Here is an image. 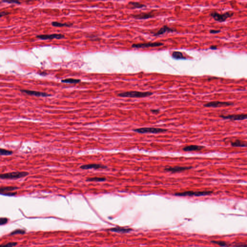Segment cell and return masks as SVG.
Listing matches in <instances>:
<instances>
[{
	"label": "cell",
	"mask_w": 247,
	"mask_h": 247,
	"mask_svg": "<svg viewBox=\"0 0 247 247\" xmlns=\"http://www.w3.org/2000/svg\"><path fill=\"white\" fill-rule=\"evenodd\" d=\"M128 5H130L131 8L132 9L142 8L143 7L146 6L143 4H140L138 2H129Z\"/></svg>",
	"instance_id": "obj_18"
},
{
	"label": "cell",
	"mask_w": 247,
	"mask_h": 247,
	"mask_svg": "<svg viewBox=\"0 0 247 247\" xmlns=\"http://www.w3.org/2000/svg\"><path fill=\"white\" fill-rule=\"evenodd\" d=\"M234 103L230 102H222V101H211L204 105V107H211V108H217V107H226L229 106L233 105Z\"/></svg>",
	"instance_id": "obj_7"
},
{
	"label": "cell",
	"mask_w": 247,
	"mask_h": 247,
	"mask_svg": "<svg viewBox=\"0 0 247 247\" xmlns=\"http://www.w3.org/2000/svg\"><path fill=\"white\" fill-rule=\"evenodd\" d=\"M4 2H7V3H15V4H21V2H19L18 1H11V2H8V1H4Z\"/></svg>",
	"instance_id": "obj_34"
},
{
	"label": "cell",
	"mask_w": 247,
	"mask_h": 247,
	"mask_svg": "<svg viewBox=\"0 0 247 247\" xmlns=\"http://www.w3.org/2000/svg\"><path fill=\"white\" fill-rule=\"evenodd\" d=\"M21 92L23 93L26 94L27 95H31V96H36V97H47L50 96L51 95L46 93L42 92L39 91H34V90H25L22 89Z\"/></svg>",
	"instance_id": "obj_11"
},
{
	"label": "cell",
	"mask_w": 247,
	"mask_h": 247,
	"mask_svg": "<svg viewBox=\"0 0 247 247\" xmlns=\"http://www.w3.org/2000/svg\"><path fill=\"white\" fill-rule=\"evenodd\" d=\"M61 82L66 84H77L81 82L80 79H73V78H68L62 80Z\"/></svg>",
	"instance_id": "obj_22"
},
{
	"label": "cell",
	"mask_w": 247,
	"mask_h": 247,
	"mask_svg": "<svg viewBox=\"0 0 247 247\" xmlns=\"http://www.w3.org/2000/svg\"><path fill=\"white\" fill-rule=\"evenodd\" d=\"M18 244L17 242H9L6 244L0 245V247H13Z\"/></svg>",
	"instance_id": "obj_27"
},
{
	"label": "cell",
	"mask_w": 247,
	"mask_h": 247,
	"mask_svg": "<svg viewBox=\"0 0 247 247\" xmlns=\"http://www.w3.org/2000/svg\"><path fill=\"white\" fill-rule=\"evenodd\" d=\"M107 167L105 165H101L100 164H88L84 165H81L80 168L82 169H105L107 168Z\"/></svg>",
	"instance_id": "obj_15"
},
{
	"label": "cell",
	"mask_w": 247,
	"mask_h": 247,
	"mask_svg": "<svg viewBox=\"0 0 247 247\" xmlns=\"http://www.w3.org/2000/svg\"><path fill=\"white\" fill-rule=\"evenodd\" d=\"M232 146L235 147H246L247 146L246 143L242 142L241 140H236L231 143Z\"/></svg>",
	"instance_id": "obj_20"
},
{
	"label": "cell",
	"mask_w": 247,
	"mask_h": 247,
	"mask_svg": "<svg viewBox=\"0 0 247 247\" xmlns=\"http://www.w3.org/2000/svg\"><path fill=\"white\" fill-rule=\"evenodd\" d=\"M51 24L53 26L56 27H70L73 25L72 23H63L57 21L52 22Z\"/></svg>",
	"instance_id": "obj_21"
},
{
	"label": "cell",
	"mask_w": 247,
	"mask_h": 247,
	"mask_svg": "<svg viewBox=\"0 0 247 247\" xmlns=\"http://www.w3.org/2000/svg\"><path fill=\"white\" fill-rule=\"evenodd\" d=\"M8 220L5 218H0V225H4L7 223Z\"/></svg>",
	"instance_id": "obj_28"
},
{
	"label": "cell",
	"mask_w": 247,
	"mask_h": 247,
	"mask_svg": "<svg viewBox=\"0 0 247 247\" xmlns=\"http://www.w3.org/2000/svg\"><path fill=\"white\" fill-rule=\"evenodd\" d=\"M18 189V187L14 186H8V187H0V194L5 196H13L16 194V193H7V192L14 191Z\"/></svg>",
	"instance_id": "obj_10"
},
{
	"label": "cell",
	"mask_w": 247,
	"mask_h": 247,
	"mask_svg": "<svg viewBox=\"0 0 247 247\" xmlns=\"http://www.w3.org/2000/svg\"><path fill=\"white\" fill-rule=\"evenodd\" d=\"M154 16H155L154 14H152L151 12H150V13H142L132 15V18L136 19H149V18H154Z\"/></svg>",
	"instance_id": "obj_14"
},
{
	"label": "cell",
	"mask_w": 247,
	"mask_h": 247,
	"mask_svg": "<svg viewBox=\"0 0 247 247\" xmlns=\"http://www.w3.org/2000/svg\"><path fill=\"white\" fill-rule=\"evenodd\" d=\"M13 154V152L12 151L0 148V156H9Z\"/></svg>",
	"instance_id": "obj_23"
},
{
	"label": "cell",
	"mask_w": 247,
	"mask_h": 247,
	"mask_svg": "<svg viewBox=\"0 0 247 247\" xmlns=\"http://www.w3.org/2000/svg\"><path fill=\"white\" fill-rule=\"evenodd\" d=\"M213 193L212 191H186V192H182V193H177L174 195L179 197H200V196H205L210 195Z\"/></svg>",
	"instance_id": "obj_4"
},
{
	"label": "cell",
	"mask_w": 247,
	"mask_h": 247,
	"mask_svg": "<svg viewBox=\"0 0 247 247\" xmlns=\"http://www.w3.org/2000/svg\"><path fill=\"white\" fill-rule=\"evenodd\" d=\"M10 13L6 12H0V18L4 17V16H6L7 14H10Z\"/></svg>",
	"instance_id": "obj_32"
},
{
	"label": "cell",
	"mask_w": 247,
	"mask_h": 247,
	"mask_svg": "<svg viewBox=\"0 0 247 247\" xmlns=\"http://www.w3.org/2000/svg\"><path fill=\"white\" fill-rule=\"evenodd\" d=\"M29 175V173L26 172H17L0 174V179L4 180H13L21 179Z\"/></svg>",
	"instance_id": "obj_2"
},
{
	"label": "cell",
	"mask_w": 247,
	"mask_h": 247,
	"mask_svg": "<svg viewBox=\"0 0 247 247\" xmlns=\"http://www.w3.org/2000/svg\"><path fill=\"white\" fill-rule=\"evenodd\" d=\"M210 49L212 50H214L217 49V47L215 46H211V47H210Z\"/></svg>",
	"instance_id": "obj_35"
},
{
	"label": "cell",
	"mask_w": 247,
	"mask_h": 247,
	"mask_svg": "<svg viewBox=\"0 0 247 247\" xmlns=\"http://www.w3.org/2000/svg\"><path fill=\"white\" fill-rule=\"evenodd\" d=\"M177 31L176 30L173 29V28H170L167 25H165L162 27V28L160 29L159 30L156 32V33H154V35L155 36H159V35H163L164 34L167 33H174Z\"/></svg>",
	"instance_id": "obj_13"
},
{
	"label": "cell",
	"mask_w": 247,
	"mask_h": 247,
	"mask_svg": "<svg viewBox=\"0 0 247 247\" xmlns=\"http://www.w3.org/2000/svg\"><path fill=\"white\" fill-rule=\"evenodd\" d=\"M204 148V146H202L192 145L184 147L182 150L185 152L198 151H200L202 149H203Z\"/></svg>",
	"instance_id": "obj_16"
},
{
	"label": "cell",
	"mask_w": 247,
	"mask_h": 247,
	"mask_svg": "<svg viewBox=\"0 0 247 247\" xmlns=\"http://www.w3.org/2000/svg\"><path fill=\"white\" fill-rule=\"evenodd\" d=\"M234 247H247V245L245 243H235Z\"/></svg>",
	"instance_id": "obj_29"
},
{
	"label": "cell",
	"mask_w": 247,
	"mask_h": 247,
	"mask_svg": "<svg viewBox=\"0 0 247 247\" xmlns=\"http://www.w3.org/2000/svg\"><path fill=\"white\" fill-rule=\"evenodd\" d=\"M221 32V30H210V33L211 34H217Z\"/></svg>",
	"instance_id": "obj_31"
},
{
	"label": "cell",
	"mask_w": 247,
	"mask_h": 247,
	"mask_svg": "<svg viewBox=\"0 0 247 247\" xmlns=\"http://www.w3.org/2000/svg\"><path fill=\"white\" fill-rule=\"evenodd\" d=\"M110 230L114 232H118V233H128L129 232L132 230L130 228H125V227H115L110 229Z\"/></svg>",
	"instance_id": "obj_17"
},
{
	"label": "cell",
	"mask_w": 247,
	"mask_h": 247,
	"mask_svg": "<svg viewBox=\"0 0 247 247\" xmlns=\"http://www.w3.org/2000/svg\"><path fill=\"white\" fill-rule=\"evenodd\" d=\"M36 37L43 40H52L54 39H61L65 38V35L62 34H55L49 35H39L36 36Z\"/></svg>",
	"instance_id": "obj_9"
},
{
	"label": "cell",
	"mask_w": 247,
	"mask_h": 247,
	"mask_svg": "<svg viewBox=\"0 0 247 247\" xmlns=\"http://www.w3.org/2000/svg\"><path fill=\"white\" fill-rule=\"evenodd\" d=\"M211 242L212 243L215 244L221 247H229L230 246V244H229L228 243L226 242L225 241H211Z\"/></svg>",
	"instance_id": "obj_24"
},
{
	"label": "cell",
	"mask_w": 247,
	"mask_h": 247,
	"mask_svg": "<svg viewBox=\"0 0 247 247\" xmlns=\"http://www.w3.org/2000/svg\"><path fill=\"white\" fill-rule=\"evenodd\" d=\"M25 233V231L23 230L18 229V230H16L12 232V233L10 234V235H17V234H23Z\"/></svg>",
	"instance_id": "obj_26"
},
{
	"label": "cell",
	"mask_w": 247,
	"mask_h": 247,
	"mask_svg": "<svg viewBox=\"0 0 247 247\" xmlns=\"http://www.w3.org/2000/svg\"><path fill=\"white\" fill-rule=\"evenodd\" d=\"M106 179L104 177H93L89 178L86 179V181H105Z\"/></svg>",
	"instance_id": "obj_25"
},
{
	"label": "cell",
	"mask_w": 247,
	"mask_h": 247,
	"mask_svg": "<svg viewBox=\"0 0 247 247\" xmlns=\"http://www.w3.org/2000/svg\"><path fill=\"white\" fill-rule=\"evenodd\" d=\"M164 45L163 43L159 42H149L147 43H135L132 44L131 47L135 48H145L159 47Z\"/></svg>",
	"instance_id": "obj_6"
},
{
	"label": "cell",
	"mask_w": 247,
	"mask_h": 247,
	"mask_svg": "<svg viewBox=\"0 0 247 247\" xmlns=\"http://www.w3.org/2000/svg\"><path fill=\"white\" fill-rule=\"evenodd\" d=\"M172 56L173 59H186L183 54L179 51L173 52Z\"/></svg>",
	"instance_id": "obj_19"
},
{
	"label": "cell",
	"mask_w": 247,
	"mask_h": 247,
	"mask_svg": "<svg viewBox=\"0 0 247 247\" xmlns=\"http://www.w3.org/2000/svg\"><path fill=\"white\" fill-rule=\"evenodd\" d=\"M134 132L140 134H145V133H152V134H157V133H163L166 132L168 130L163 128H156V127H142V128H137L133 130Z\"/></svg>",
	"instance_id": "obj_5"
},
{
	"label": "cell",
	"mask_w": 247,
	"mask_h": 247,
	"mask_svg": "<svg viewBox=\"0 0 247 247\" xmlns=\"http://www.w3.org/2000/svg\"><path fill=\"white\" fill-rule=\"evenodd\" d=\"M88 37L89 38L91 39V40H92V41H98V40H101V38H99L97 37V36H94V35H90V36H88Z\"/></svg>",
	"instance_id": "obj_30"
},
{
	"label": "cell",
	"mask_w": 247,
	"mask_h": 247,
	"mask_svg": "<svg viewBox=\"0 0 247 247\" xmlns=\"http://www.w3.org/2000/svg\"><path fill=\"white\" fill-rule=\"evenodd\" d=\"M234 14V12L231 11H227L223 14L218 13L217 12H212L210 14V16L216 21L222 23L226 21L227 18L233 17Z\"/></svg>",
	"instance_id": "obj_3"
},
{
	"label": "cell",
	"mask_w": 247,
	"mask_h": 247,
	"mask_svg": "<svg viewBox=\"0 0 247 247\" xmlns=\"http://www.w3.org/2000/svg\"><path fill=\"white\" fill-rule=\"evenodd\" d=\"M151 111L152 113L155 114H158V113H159L160 110L159 109H153L151 110Z\"/></svg>",
	"instance_id": "obj_33"
},
{
	"label": "cell",
	"mask_w": 247,
	"mask_h": 247,
	"mask_svg": "<svg viewBox=\"0 0 247 247\" xmlns=\"http://www.w3.org/2000/svg\"><path fill=\"white\" fill-rule=\"evenodd\" d=\"M192 167H180V166H175V167H169L165 168V170L168 172L172 173H177L180 172H184L185 170H188L192 168Z\"/></svg>",
	"instance_id": "obj_12"
},
{
	"label": "cell",
	"mask_w": 247,
	"mask_h": 247,
	"mask_svg": "<svg viewBox=\"0 0 247 247\" xmlns=\"http://www.w3.org/2000/svg\"><path fill=\"white\" fill-rule=\"evenodd\" d=\"M154 93L151 92H140L137 91H127L120 93L118 96L120 97L133 98H142L152 96Z\"/></svg>",
	"instance_id": "obj_1"
},
{
	"label": "cell",
	"mask_w": 247,
	"mask_h": 247,
	"mask_svg": "<svg viewBox=\"0 0 247 247\" xmlns=\"http://www.w3.org/2000/svg\"><path fill=\"white\" fill-rule=\"evenodd\" d=\"M220 117L224 119L234 120V121H241L247 119V114H232L228 115H220Z\"/></svg>",
	"instance_id": "obj_8"
}]
</instances>
